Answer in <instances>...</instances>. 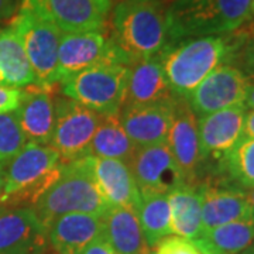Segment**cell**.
Wrapping results in <instances>:
<instances>
[{"instance_id": "cell-38", "label": "cell", "mask_w": 254, "mask_h": 254, "mask_svg": "<svg viewBox=\"0 0 254 254\" xmlns=\"http://www.w3.org/2000/svg\"><path fill=\"white\" fill-rule=\"evenodd\" d=\"M4 178H6V170L3 167H0V195L4 188Z\"/></svg>"}, {"instance_id": "cell-15", "label": "cell", "mask_w": 254, "mask_h": 254, "mask_svg": "<svg viewBox=\"0 0 254 254\" xmlns=\"http://www.w3.org/2000/svg\"><path fill=\"white\" fill-rule=\"evenodd\" d=\"M245 103L219 110L198 120L202 160L223 161L243 137Z\"/></svg>"}, {"instance_id": "cell-4", "label": "cell", "mask_w": 254, "mask_h": 254, "mask_svg": "<svg viewBox=\"0 0 254 254\" xmlns=\"http://www.w3.org/2000/svg\"><path fill=\"white\" fill-rule=\"evenodd\" d=\"M108 206L95 181L86 155L75 161L64 163L57 181L31 208L47 227L55 218L66 213L102 215Z\"/></svg>"}, {"instance_id": "cell-39", "label": "cell", "mask_w": 254, "mask_h": 254, "mask_svg": "<svg viewBox=\"0 0 254 254\" xmlns=\"http://www.w3.org/2000/svg\"><path fill=\"white\" fill-rule=\"evenodd\" d=\"M240 254H254V245L250 246L249 249H246L245 252H243V253H240Z\"/></svg>"}, {"instance_id": "cell-22", "label": "cell", "mask_w": 254, "mask_h": 254, "mask_svg": "<svg viewBox=\"0 0 254 254\" xmlns=\"http://www.w3.org/2000/svg\"><path fill=\"white\" fill-rule=\"evenodd\" d=\"M202 232L230 222L253 218L247 192L232 188L202 187Z\"/></svg>"}, {"instance_id": "cell-19", "label": "cell", "mask_w": 254, "mask_h": 254, "mask_svg": "<svg viewBox=\"0 0 254 254\" xmlns=\"http://www.w3.org/2000/svg\"><path fill=\"white\" fill-rule=\"evenodd\" d=\"M175 96L158 57L131 64L127 75L123 106H144L170 102Z\"/></svg>"}, {"instance_id": "cell-23", "label": "cell", "mask_w": 254, "mask_h": 254, "mask_svg": "<svg viewBox=\"0 0 254 254\" xmlns=\"http://www.w3.org/2000/svg\"><path fill=\"white\" fill-rule=\"evenodd\" d=\"M36 85L27 55L11 24L0 30V86L21 89Z\"/></svg>"}, {"instance_id": "cell-5", "label": "cell", "mask_w": 254, "mask_h": 254, "mask_svg": "<svg viewBox=\"0 0 254 254\" xmlns=\"http://www.w3.org/2000/svg\"><path fill=\"white\" fill-rule=\"evenodd\" d=\"M61 157L51 145L26 143L6 167L0 203L6 208L33 206L60 177Z\"/></svg>"}, {"instance_id": "cell-13", "label": "cell", "mask_w": 254, "mask_h": 254, "mask_svg": "<svg viewBox=\"0 0 254 254\" xmlns=\"http://www.w3.org/2000/svg\"><path fill=\"white\" fill-rule=\"evenodd\" d=\"M140 193H170L185 184L167 143L137 147L127 164Z\"/></svg>"}, {"instance_id": "cell-36", "label": "cell", "mask_w": 254, "mask_h": 254, "mask_svg": "<svg viewBox=\"0 0 254 254\" xmlns=\"http://www.w3.org/2000/svg\"><path fill=\"white\" fill-rule=\"evenodd\" d=\"M245 106L247 109H254V82H250L245 98Z\"/></svg>"}, {"instance_id": "cell-17", "label": "cell", "mask_w": 254, "mask_h": 254, "mask_svg": "<svg viewBox=\"0 0 254 254\" xmlns=\"http://www.w3.org/2000/svg\"><path fill=\"white\" fill-rule=\"evenodd\" d=\"M31 86L23 91L16 109L18 123L27 143L50 145L55 122L54 86Z\"/></svg>"}, {"instance_id": "cell-18", "label": "cell", "mask_w": 254, "mask_h": 254, "mask_svg": "<svg viewBox=\"0 0 254 254\" xmlns=\"http://www.w3.org/2000/svg\"><path fill=\"white\" fill-rule=\"evenodd\" d=\"M88 158L95 181L106 203L109 206H120L137 212L141 193L126 164L119 160L92 155H88Z\"/></svg>"}, {"instance_id": "cell-7", "label": "cell", "mask_w": 254, "mask_h": 254, "mask_svg": "<svg viewBox=\"0 0 254 254\" xmlns=\"http://www.w3.org/2000/svg\"><path fill=\"white\" fill-rule=\"evenodd\" d=\"M24 48L38 86H54L63 31L27 10H20L10 23Z\"/></svg>"}, {"instance_id": "cell-3", "label": "cell", "mask_w": 254, "mask_h": 254, "mask_svg": "<svg viewBox=\"0 0 254 254\" xmlns=\"http://www.w3.org/2000/svg\"><path fill=\"white\" fill-rule=\"evenodd\" d=\"M252 14V0H174L165 10L168 38L178 41L232 33Z\"/></svg>"}, {"instance_id": "cell-33", "label": "cell", "mask_w": 254, "mask_h": 254, "mask_svg": "<svg viewBox=\"0 0 254 254\" xmlns=\"http://www.w3.org/2000/svg\"><path fill=\"white\" fill-rule=\"evenodd\" d=\"M78 254H118L102 237H96L86 245Z\"/></svg>"}, {"instance_id": "cell-24", "label": "cell", "mask_w": 254, "mask_h": 254, "mask_svg": "<svg viewBox=\"0 0 254 254\" xmlns=\"http://www.w3.org/2000/svg\"><path fill=\"white\" fill-rule=\"evenodd\" d=\"M171 209V232L175 236L196 240L202 233L200 188L184 184L168 193Z\"/></svg>"}, {"instance_id": "cell-27", "label": "cell", "mask_w": 254, "mask_h": 254, "mask_svg": "<svg viewBox=\"0 0 254 254\" xmlns=\"http://www.w3.org/2000/svg\"><path fill=\"white\" fill-rule=\"evenodd\" d=\"M136 215L150 249H154L163 239L173 235L171 209L167 193H141Z\"/></svg>"}, {"instance_id": "cell-37", "label": "cell", "mask_w": 254, "mask_h": 254, "mask_svg": "<svg viewBox=\"0 0 254 254\" xmlns=\"http://www.w3.org/2000/svg\"><path fill=\"white\" fill-rule=\"evenodd\" d=\"M247 199H249V203H250L252 215H253V219H254V187L253 188H249V192H247Z\"/></svg>"}, {"instance_id": "cell-29", "label": "cell", "mask_w": 254, "mask_h": 254, "mask_svg": "<svg viewBox=\"0 0 254 254\" xmlns=\"http://www.w3.org/2000/svg\"><path fill=\"white\" fill-rule=\"evenodd\" d=\"M26 143L27 140L21 131L16 110L0 113V167L6 170Z\"/></svg>"}, {"instance_id": "cell-20", "label": "cell", "mask_w": 254, "mask_h": 254, "mask_svg": "<svg viewBox=\"0 0 254 254\" xmlns=\"http://www.w3.org/2000/svg\"><path fill=\"white\" fill-rule=\"evenodd\" d=\"M100 237L118 254H151L131 209L108 206L100 215Z\"/></svg>"}, {"instance_id": "cell-35", "label": "cell", "mask_w": 254, "mask_h": 254, "mask_svg": "<svg viewBox=\"0 0 254 254\" xmlns=\"http://www.w3.org/2000/svg\"><path fill=\"white\" fill-rule=\"evenodd\" d=\"M242 138H254V109H250L246 113Z\"/></svg>"}, {"instance_id": "cell-6", "label": "cell", "mask_w": 254, "mask_h": 254, "mask_svg": "<svg viewBox=\"0 0 254 254\" xmlns=\"http://www.w3.org/2000/svg\"><path fill=\"white\" fill-rule=\"evenodd\" d=\"M126 65H99L60 82L64 96L96 112L100 116H119L126 96Z\"/></svg>"}, {"instance_id": "cell-26", "label": "cell", "mask_w": 254, "mask_h": 254, "mask_svg": "<svg viewBox=\"0 0 254 254\" xmlns=\"http://www.w3.org/2000/svg\"><path fill=\"white\" fill-rule=\"evenodd\" d=\"M136 150V144L128 138L120 125L119 116H102L89 145L88 155L119 160L127 165Z\"/></svg>"}, {"instance_id": "cell-25", "label": "cell", "mask_w": 254, "mask_h": 254, "mask_svg": "<svg viewBox=\"0 0 254 254\" xmlns=\"http://www.w3.org/2000/svg\"><path fill=\"white\" fill-rule=\"evenodd\" d=\"M200 252L210 254H240L254 245V219H243L213 227L193 240Z\"/></svg>"}, {"instance_id": "cell-34", "label": "cell", "mask_w": 254, "mask_h": 254, "mask_svg": "<svg viewBox=\"0 0 254 254\" xmlns=\"http://www.w3.org/2000/svg\"><path fill=\"white\" fill-rule=\"evenodd\" d=\"M16 10V0H0V21L13 17Z\"/></svg>"}, {"instance_id": "cell-28", "label": "cell", "mask_w": 254, "mask_h": 254, "mask_svg": "<svg viewBox=\"0 0 254 254\" xmlns=\"http://www.w3.org/2000/svg\"><path fill=\"white\" fill-rule=\"evenodd\" d=\"M227 174L245 188L254 187V138H242L222 161Z\"/></svg>"}, {"instance_id": "cell-31", "label": "cell", "mask_w": 254, "mask_h": 254, "mask_svg": "<svg viewBox=\"0 0 254 254\" xmlns=\"http://www.w3.org/2000/svg\"><path fill=\"white\" fill-rule=\"evenodd\" d=\"M233 50L232 54L239 53V61L242 64V72L250 79H254V34L242 37L239 40H232Z\"/></svg>"}, {"instance_id": "cell-16", "label": "cell", "mask_w": 254, "mask_h": 254, "mask_svg": "<svg viewBox=\"0 0 254 254\" xmlns=\"http://www.w3.org/2000/svg\"><path fill=\"white\" fill-rule=\"evenodd\" d=\"M174 98L164 103L122 108L119 113L120 125L136 147L167 143L173 119Z\"/></svg>"}, {"instance_id": "cell-32", "label": "cell", "mask_w": 254, "mask_h": 254, "mask_svg": "<svg viewBox=\"0 0 254 254\" xmlns=\"http://www.w3.org/2000/svg\"><path fill=\"white\" fill-rule=\"evenodd\" d=\"M23 98V89H10L0 86V113L16 110Z\"/></svg>"}, {"instance_id": "cell-30", "label": "cell", "mask_w": 254, "mask_h": 254, "mask_svg": "<svg viewBox=\"0 0 254 254\" xmlns=\"http://www.w3.org/2000/svg\"><path fill=\"white\" fill-rule=\"evenodd\" d=\"M153 254H202V252L193 240L170 235L155 246Z\"/></svg>"}, {"instance_id": "cell-1", "label": "cell", "mask_w": 254, "mask_h": 254, "mask_svg": "<svg viewBox=\"0 0 254 254\" xmlns=\"http://www.w3.org/2000/svg\"><path fill=\"white\" fill-rule=\"evenodd\" d=\"M112 41L131 64L154 58L170 43L158 0H120L112 13Z\"/></svg>"}, {"instance_id": "cell-2", "label": "cell", "mask_w": 254, "mask_h": 254, "mask_svg": "<svg viewBox=\"0 0 254 254\" xmlns=\"http://www.w3.org/2000/svg\"><path fill=\"white\" fill-rule=\"evenodd\" d=\"M232 54V38L206 36L170 41L157 55L171 91L187 98Z\"/></svg>"}, {"instance_id": "cell-11", "label": "cell", "mask_w": 254, "mask_h": 254, "mask_svg": "<svg viewBox=\"0 0 254 254\" xmlns=\"http://www.w3.org/2000/svg\"><path fill=\"white\" fill-rule=\"evenodd\" d=\"M249 78L230 64H220L185 98L196 116H206L219 110L245 103Z\"/></svg>"}, {"instance_id": "cell-14", "label": "cell", "mask_w": 254, "mask_h": 254, "mask_svg": "<svg viewBox=\"0 0 254 254\" xmlns=\"http://www.w3.org/2000/svg\"><path fill=\"white\" fill-rule=\"evenodd\" d=\"M167 145L185 184L193 185L202 161L198 118L190 109L188 100L178 95L174 98L173 119Z\"/></svg>"}, {"instance_id": "cell-8", "label": "cell", "mask_w": 254, "mask_h": 254, "mask_svg": "<svg viewBox=\"0 0 254 254\" xmlns=\"http://www.w3.org/2000/svg\"><path fill=\"white\" fill-rule=\"evenodd\" d=\"M99 65L130 66L131 63L103 31L63 33L55 73L57 83Z\"/></svg>"}, {"instance_id": "cell-21", "label": "cell", "mask_w": 254, "mask_h": 254, "mask_svg": "<svg viewBox=\"0 0 254 254\" xmlns=\"http://www.w3.org/2000/svg\"><path fill=\"white\" fill-rule=\"evenodd\" d=\"M51 249L58 254H78L100 236V215L73 212L55 218L47 226Z\"/></svg>"}, {"instance_id": "cell-12", "label": "cell", "mask_w": 254, "mask_h": 254, "mask_svg": "<svg viewBox=\"0 0 254 254\" xmlns=\"http://www.w3.org/2000/svg\"><path fill=\"white\" fill-rule=\"evenodd\" d=\"M44 223L31 206L0 208V254H48Z\"/></svg>"}, {"instance_id": "cell-41", "label": "cell", "mask_w": 254, "mask_h": 254, "mask_svg": "<svg viewBox=\"0 0 254 254\" xmlns=\"http://www.w3.org/2000/svg\"><path fill=\"white\" fill-rule=\"evenodd\" d=\"M202 254H210V253H206V252H202Z\"/></svg>"}, {"instance_id": "cell-9", "label": "cell", "mask_w": 254, "mask_h": 254, "mask_svg": "<svg viewBox=\"0 0 254 254\" xmlns=\"http://www.w3.org/2000/svg\"><path fill=\"white\" fill-rule=\"evenodd\" d=\"M54 131L50 145L57 150L63 163L86 157L102 116L64 95L54 98Z\"/></svg>"}, {"instance_id": "cell-40", "label": "cell", "mask_w": 254, "mask_h": 254, "mask_svg": "<svg viewBox=\"0 0 254 254\" xmlns=\"http://www.w3.org/2000/svg\"><path fill=\"white\" fill-rule=\"evenodd\" d=\"M252 11L254 13V0H252Z\"/></svg>"}, {"instance_id": "cell-42", "label": "cell", "mask_w": 254, "mask_h": 254, "mask_svg": "<svg viewBox=\"0 0 254 254\" xmlns=\"http://www.w3.org/2000/svg\"><path fill=\"white\" fill-rule=\"evenodd\" d=\"M0 208H1V203H0Z\"/></svg>"}, {"instance_id": "cell-10", "label": "cell", "mask_w": 254, "mask_h": 254, "mask_svg": "<svg viewBox=\"0 0 254 254\" xmlns=\"http://www.w3.org/2000/svg\"><path fill=\"white\" fill-rule=\"evenodd\" d=\"M110 7V0H21L20 4V10L34 13L63 33L103 31Z\"/></svg>"}]
</instances>
